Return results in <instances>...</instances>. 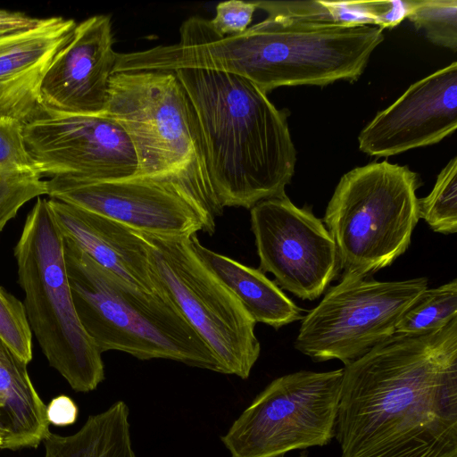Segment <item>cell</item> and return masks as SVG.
I'll return each mask as SVG.
<instances>
[{
  "instance_id": "6da1fadb",
  "label": "cell",
  "mask_w": 457,
  "mask_h": 457,
  "mask_svg": "<svg viewBox=\"0 0 457 457\" xmlns=\"http://www.w3.org/2000/svg\"><path fill=\"white\" fill-rule=\"evenodd\" d=\"M343 369L340 457H457V317L395 333Z\"/></svg>"
},
{
  "instance_id": "7a4b0ae2",
  "label": "cell",
  "mask_w": 457,
  "mask_h": 457,
  "mask_svg": "<svg viewBox=\"0 0 457 457\" xmlns=\"http://www.w3.org/2000/svg\"><path fill=\"white\" fill-rule=\"evenodd\" d=\"M384 40L381 29L268 15L244 32L220 36L192 16L166 50L170 69H204L242 77L264 93L284 86L357 80Z\"/></svg>"
},
{
  "instance_id": "3957f363",
  "label": "cell",
  "mask_w": 457,
  "mask_h": 457,
  "mask_svg": "<svg viewBox=\"0 0 457 457\" xmlns=\"http://www.w3.org/2000/svg\"><path fill=\"white\" fill-rule=\"evenodd\" d=\"M174 72L195 110L220 205L251 209L285 195L296 162L285 111L242 77L204 69Z\"/></svg>"
},
{
  "instance_id": "277c9868",
  "label": "cell",
  "mask_w": 457,
  "mask_h": 457,
  "mask_svg": "<svg viewBox=\"0 0 457 457\" xmlns=\"http://www.w3.org/2000/svg\"><path fill=\"white\" fill-rule=\"evenodd\" d=\"M64 260L77 316L102 353L115 350L221 373L212 351L164 293L129 284L66 237Z\"/></svg>"
},
{
  "instance_id": "5b68a950",
  "label": "cell",
  "mask_w": 457,
  "mask_h": 457,
  "mask_svg": "<svg viewBox=\"0 0 457 457\" xmlns=\"http://www.w3.org/2000/svg\"><path fill=\"white\" fill-rule=\"evenodd\" d=\"M103 114L128 134L137 160L136 175L175 189L218 217L222 214L195 110L174 71L112 74Z\"/></svg>"
},
{
  "instance_id": "8992f818",
  "label": "cell",
  "mask_w": 457,
  "mask_h": 457,
  "mask_svg": "<svg viewBox=\"0 0 457 457\" xmlns=\"http://www.w3.org/2000/svg\"><path fill=\"white\" fill-rule=\"evenodd\" d=\"M64 239L48 200L37 197L13 253L31 331L51 367L80 393L104 379L102 353L82 328L73 304Z\"/></svg>"
},
{
  "instance_id": "52a82bcc",
  "label": "cell",
  "mask_w": 457,
  "mask_h": 457,
  "mask_svg": "<svg viewBox=\"0 0 457 457\" xmlns=\"http://www.w3.org/2000/svg\"><path fill=\"white\" fill-rule=\"evenodd\" d=\"M419 186L415 172L386 161L342 176L323 219L341 278L370 276L404 253L420 219Z\"/></svg>"
},
{
  "instance_id": "ba28073f",
  "label": "cell",
  "mask_w": 457,
  "mask_h": 457,
  "mask_svg": "<svg viewBox=\"0 0 457 457\" xmlns=\"http://www.w3.org/2000/svg\"><path fill=\"white\" fill-rule=\"evenodd\" d=\"M141 234L157 290L174 303L210 347L221 373L248 378L261 353L256 322L196 254L192 235Z\"/></svg>"
},
{
  "instance_id": "9c48e42d",
  "label": "cell",
  "mask_w": 457,
  "mask_h": 457,
  "mask_svg": "<svg viewBox=\"0 0 457 457\" xmlns=\"http://www.w3.org/2000/svg\"><path fill=\"white\" fill-rule=\"evenodd\" d=\"M344 369L300 370L272 380L220 441L231 457H279L335 436Z\"/></svg>"
},
{
  "instance_id": "30bf717a",
  "label": "cell",
  "mask_w": 457,
  "mask_h": 457,
  "mask_svg": "<svg viewBox=\"0 0 457 457\" xmlns=\"http://www.w3.org/2000/svg\"><path fill=\"white\" fill-rule=\"evenodd\" d=\"M427 288V278H341L303 317L294 346L313 361L338 360L345 366L391 337L403 314Z\"/></svg>"
},
{
  "instance_id": "8fae6325",
  "label": "cell",
  "mask_w": 457,
  "mask_h": 457,
  "mask_svg": "<svg viewBox=\"0 0 457 457\" xmlns=\"http://www.w3.org/2000/svg\"><path fill=\"white\" fill-rule=\"evenodd\" d=\"M27 150L41 177L104 181L137 174V160L123 128L103 113L42 109L23 124Z\"/></svg>"
},
{
  "instance_id": "7c38bea8",
  "label": "cell",
  "mask_w": 457,
  "mask_h": 457,
  "mask_svg": "<svg viewBox=\"0 0 457 457\" xmlns=\"http://www.w3.org/2000/svg\"><path fill=\"white\" fill-rule=\"evenodd\" d=\"M259 270L303 300L320 297L338 275L335 242L308 206H295L287 195L266 199L250 209Z\"/></svg>"
},
{
  "instance_id": "4fadbf2b",
  "label": "cell",
  "mask_w": 457,
  "mask_h": 457,
  "mask_svg": "<svg viewBox=\"0 0 457 457\" xmlns=\"http://www.w3.org/2000/svg\"><path fill=\"white\" fill-rule=\"evenodd\" d=\"M46 187L50 198L137 231L176 237L215 231V212L170 187L138 175L104 181L53 177L46 180Z\"/></svg>"
},
{
  "instance_id": "5bb4252c",
  "label": "cell",
  "mask_w": 457,
  "mask_h": 457,
  "mask_svg": "<svg viewBox=\"0 0 457 457\" xmlns=\"http://www.w3.org/2000/svg\"><path fill=\"white\" fill-rule=\"evenodd\" d=\"M457 129V62L411 84L368 123L359 149L387 157L438 143Z\"/></svg>"
},
{
  "instance_id": "9a60e30c",
  "label": "cell",
  "mask_w": 457,
  "mask_h": 457,
  "mask_svg": "<svg viewBox=\"0 0 457 457\" xmlns=\"http://www.w3.org/2000/svg\"><path fill=\"white\" fill-rule=\"evenodd\" d=\"M109 15L76 25L70 41L55 54L40 87L42 109L71 114L103 113L118 53Z\"/></svg>"
},
{
  "instance_id": "2e32d148",
  "label": "cell",
  "mask_w": 457,
  "mask_h": 457,
  "mask_svg": "<svg viewBox=\"0 0 457 457\" xmlns=\"http://www.w3.org/2000/svg\"><path fill=\"white\" fill-rule=\"evenodd\" d=\"M76 25L72 19L54 16L0 35V117L24 124L40 113L43 79Z\"/></svg>"
},
{
  "instance_id": "e0dca14e",
  "label": "cell",
  "mask_w": 457,
  "mask_h": 457,
  "mask_svg": "<svg viewBox=\"0 0 457 457\" xmlns=\"http://www.w3.org/2000/svg\"><path fill=\"white\" fill-rule=\"evenodd\" d=\"M48 204L63 237L96 263L144 291L160 293L140 231L56 199L50 198Z\"/></svg>"
},
{
  "instance_id": "ac0fdd59",
  "label": "cell",
  "mask_w": 457,
  "mask_h": 457,
  "mask_svg": "<svg viewBox=\"0 0 457 457\" xmlns=\"http://www.w3.org/2000/svg\"><path fill=\"white\" fill-rule=\"evenodd\" d=\"M27 365L0 338L1 449L36 448L51 433L46 405L29 378Z\"/></svg>"
},
{
  "instance_id": "d6986e66",
  "label": "cell",
  "mask_w": 457,
  "mask_h": 457,
  "mask_svg": "<svg viewBox=\"0 0 457 457\" xmlns=\"http://www.w3.org/2000/svg\"><path fill=\"white\" fill-rule=\"evenodd\" d=\"M191 243L200 259L235 295L256 323L278 329L303 319V310L261 270L204 246L196 234L191 236Z\"/></svg>"
},
{
  "instance_id": "ffe728a7",
  "label": "cell",
  "mask_w": 457,
  "mask_h": 457,
  "mask_svg": "<svg viewBox=\"0 0 457 457\" xmlns=\"http://www.w3.org/2000/svg\"><path fill=\"white\" fill-rule=\"evenodd\" d=\"M43 443L44 457H137L132 444L129 409L121 400L88 416L76 433H50Z\"/></svg>"
},
{
  "instance_id": "44dd1931",
  "label": "cell",
  "mask_w": 457,
  "mask_h": 457,
  "mask_svg": "<svg viewBox=\"0 0 457 457\" xmlns=\"http://www.w3.org/2000/svg\"><path fill=\"white\" fill-rule=\"evenodd\" d=\"M457 317V280L427 288L400 320L395 333L418 336L430 333Z\"/></svg>"
},
{
  "instance_id": "7402d4cb",
  "label": "cell",
  "mask_w": 457,
  "mask_h": 457,
  "mask_svg": "<svg viewBox=\"0 0 457 457\" xmlns=\"http://www.w3.org/2000/svg\"><path fill=\"white\" fill-rule=\"evenodd\" d=\"M419 217L435 232H457V157H453L437 176L428 195L419 199Z\"/></svg>"
},
{
  "instance_id": "603a6c76",
  "label": "cell",
  "mask_w": 457,
  "mask_h": 457,
  "mask_svg": "<svg viewBox=\"0 0 457 457\" xmlns=\"http://www.w3.org/2000/svg\"><path fill=\"white\" fill-rule=\"evenodd\" d=\"M408 18L435 45L457 49V0H408Z\"/></svg>"
},
{
  "instance_id": "cb8c5ba5",
  "label": "cell",
  "mask_w": 457,
  "mask_h": 457,
  "mask_svg": "<svg viewBox=\"0 0 457 457\" xmlns=\"http://www.w3.org/2000/svg\"><path fill=\"white\" fill-rule=\"evenodd\" d=\"M46 194V180L36 170L0 169V232L22 205Z\"/></svg>"
},
{
  "instance_id": "d4e9b609",
  "label": "cell",
  "mask_w": 457,
  "mask_h": 457,
  "mask_svg": "<svg viewBox=\"0 0 457 457\" xmlns=\"http://www.w3.org/2000/svg\"><path fill=\"white\" fill-rule=\"evenodd\" d=\"M0 338L22 361L32 359V331L24 304L0 287Z\"/></svg>"
},
{
  "instance_id": "484cf974",
  "label": "cell",
  "mask_w": 457,
  "mask_h": 457,
  "mask_svg": "<svg viewBox=\"0 0 457 457\" xmlns=\"http://www.w3.org/2000/svg\"><path fill=\"white\" fill-rule=\"evenodd\" d=\"M0 169L34 170L24 140L23 123L9 117H0Z\"/></svg>"
},
{
  "instance_id": "4316f807",
  "label": "cell",
  "mask_w": 457,
  "mask_h": 457,
  "mask_svg": "<svg viewBox=\"0 0 457 457\" xmlns=\"http://www.w3.org/2000/svg\"><path fill=\"white\" fill-rule=\"evenodd\" d=\"M257 9L254 1L229 0L217 4L215 16L209 20L212 28L220 36H231L249 28Z\"/></svg>"
},
{
  "instance_id": "83f0119b",
  "label": "cell",
  "mask_w": 457,
  "mask_h": 457,
  "mask_svg": "<svg viewBox=\"0 0 457 457\" xmlns=\"http://www.w3.org/2000/svg\"><path fill=\"white\" fill-rule=\"evenodd\" d=\"M46 414L49 423L56 426H67L76 421L79 409L71 398L62 395L53 398L46 405Z\"/></svg>"
},
{
  "instance_id": "f1b7e54d",
  "label": "cell",
  "mask_w": 457,
  "mask_h": 457,
  "mask_svg": "<svg viewBox=\"0 0 457 457\" xmlns=\"http://www.w3.org/2000/svg\"><path fill=\"white\" fill-rule=\"evenodd\" d=\"M39 21L20 12L0 10V35L30 28Z\"/></svg>"
},
{
  "instance_id": "f546056e",
  "label": "cell",
  "mask_w": 457,
  "mask_h": 457,
  "mask_svg": "<svg viewBox=\"0 0 457 457\" xmlns=\"http://www.w3.org/2000/svg\"><path fill=\"white\" fill-rule=\"evenodd\" d=\"M4 430L2 428V426L0 424V449L2 447V445H3V442H4Z\"/></svg>"
},
{
  "instance_id": "4dcf8cb0",
  "label": "cell",
  "mask_w": 457,
  "mask_h": 457,
  "mask_svg": "<svg viewBox=\"0 0 457 457\" xmlns=\"http://www.w3.org/2000/svg\"><path fill=\"white\" fill-rule=\"evenodd\" d=\"M299 457H307V456H306V455L302 454V455H300Z\"/></svg>"
}]
</instances>
